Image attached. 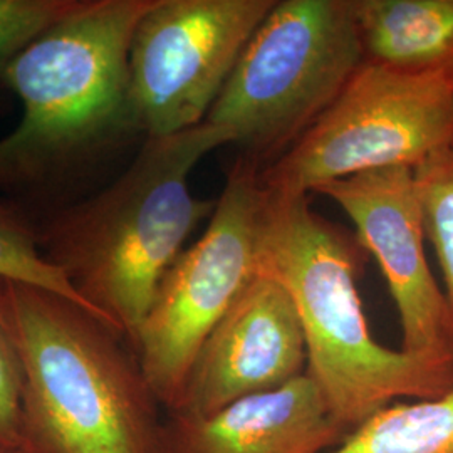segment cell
Masks as SVG:
<instances>
[{
    "mask_svg": "<svg viewBox=\"0 0 453 453\" xmlns=\"http://www.w3.org/2000/svg\"><path fill=\"white\" fill-rule=\"evenodd\" d=\"M153 2L91 0L5 65L0 82L22 110L16 128L0 136L5 198L33 213L58 211L127 142L143 136L131 108L128 58Z\"/></svg>",
    "mask_w": 453,
    "mask_h": 453,
    "instance_id": "1",
    "label": "cell"
},
{
    "mask_svg": "<svg viewBox=\"0 0 453 453\" xmlns=\"http://www.w3.org/2000/svg\"><path fill=\"white\" fill-rule=\"evenodd\" d=\"M232 143L211 123L146 138L111 183L37 219L44 259L131 348L163 275L215 209L190 188L195 166Z\"/></svg>",
    "mask_w": 453,
    "mask_h": 453,
    "instance_id": "2",
    "label": "cell"
},
{
    "mask_svg": "<svg viewBox=\"0 0 453 453\" xmlns=\"http://www.w3.org/2000/svg\"><path fill=\"white\" fill-rule=\"evenodd\" d=\"M365 252L357 237L312 211L306 195L265 190L257 271L291 294L306 341V376L346 435L387 406L453 388V365L372 338L357 286Z\"/></svg>",
    "mask_w": 453,
    "mask_h": 453,
    "instance_id": "3",
    "label": "cell"
},
{
    "mask_svg": "<svg viewBox=\"0 0 453 453\" xmlns=\"http://www.w3.org/2000/svg\"><path fill=\"white\" fill-rule=\"evenodd\" d=\"M26 453H160V402L127 340L59 294L7 280Z\"/></svg>",
    "mask_w": 453,
    "mask_h": 453,
    "instance_id": "4",
    "label": "cell"
},
{
    "mask_svg": "<svg viewBox=\"0 0 453 453\" xmlns=\"http://www.w3.org/2000/svg\"><path fill=\"white\" fill-rule=\"evenodd\" d=\"M365 63L351 0H277L205 123L256 163L284 155Z\"/></svg>",
    "mask_w": 453,
    "mask_h": 453,
    "instance_id": "5",
    "label": "cell"
},
{
    "mask_svg": "<svg viewBox=\"0 0 453 453\" xmlns=\"http://www.w3.org/2000/svg\"><path fill=\"white\" fill-rule=\"evenodd\" d=\"M453 138V80L365 61L294 145L260 170L262 187L306 195L336 180L415 168Z\"/></svg>",
    "mask_w": 453,
    "mask_h": 453,
    "instance_id": "6",
    "label": "cell"
},
{
    "mask_svg": "<svg viewBox=\"0 0 453 453\" xmlns=\"http://www.w3.org/2000/svg\"><path fill=\"white\" fill-rule=\"evenodd\" d=\"M259 163L232 165L209 226L163 275L133 351L165 413L179 410L195 359L257 273L265 190Z\"/></svg>",
    "mask_w": 453,
    "mask_h": 453,
    "instance_id": "7",
    "label": "cell"
},
{
    "mask_svg": "<svg viewBox=\"0 0 453 453\" xmlns=\"http://www.w3.org/2000/svg\"><path fill=\"white\" fill-rule=\"evenodd\" d=\"M277 0H155L131 39V108L143 138L205 123Z\"/></svg>",
    "mask_w": 453,
    "mask_h": 453,
    "instance_id": "8",
    "label": "cell"
},
{
    "mask_svg": "<svg viewBox=\"0 0 453 453\" xmlns=\"http://www.w3.org/2000/svg\"><path fill=\"white\" fill-rule=\"evenodd\" d=\"M340 205L357 239L387 279L402 326V351L453 365L445 294L430 271L415 173L410 166L372 170L319 187Z\"/></svg>",
    "mask_w": 453,
    "mask_h": 453,
    "instance_id": "9",
    "label": "cell"
},
{
    "mask_svg": "<svg viewBox=\"0 0 453 453\" xmlns=\"http://www.w3.org/2000/svg\"><path fill=\"white\" fill-rule=\"evenodd\" d=\"M303 326L289 291L257 271L203 342L173 413L211 415L306 374Z\"/></svg>",
    "mask_w": 453,
    "mask_h": 453,
    "instance_id": "10",
    "label": "cell"
},
{
    "mask_svg": "<svg viewBox=\"0 0 453 453\" xmlns=\"http://www.w3.org/2000/svg\"><path fill=\"white\" fill-rule=\"evenodd\" d=\"M165 415L160 453H327L346 438L306 374L211 415Z\"/></svg>",
    "mask_w": 453,
    "mask_h": 453,
    "instance_id": "11",
    "label": "cell"
},
{
    "mask_svg": "<svg viewBox=\"0 0 453 453\" xmlns=\"http://www.w3.org/2000/svg\"><path fill=\"white\" fill-rule=\"evenodd\" d=\"M365 61L453 80V0H351Z\"/></svg>",
    "mask_w": 453,
    "mask_h": 453,
    "instance_id": "12",
    "label": "cell"
},
{
    "mask_svg": "<svg viewBox=\"0 0 453 453\" xmlns=\"http://www.w3.org/2000/svg\"><path fill=\"white\" fill-rule=\"evenodd\" d=\"M327 453H453V388L380 410Z\"/></svg>",
    "mask_w": 453,
    "mask_h": 453,
    "instance_id": "13",
    "label": "cell"
},
{
    "mask_svg": "<svg viewBox=\"0 0 453 453\" xmlns=\"http://www.w3.org/2000/svg\"><path fill=\"white\" fill-rule=\"evenodd\" d=\"M426 242L437 256L445 284L453 338V138L413 168Z\"/></svg>",
    "mask_w": 453,
    "mask_h": 453,
    "instance_id": "14",
    "label": "cell"
},
{
    "mask_svg": "<svg viewBox=\"0 0 453 453\" xmlns=\"http://www.w3.org/2000/svg\"><path fill=\"white\" fill-rule=\"evenodd\" d=\"M0 277L59 294L93 312L65 275L44 259L39 249L37 217L9 198L0 200Z\"/></svg>",
    "mask_w": 453,
    "mask_h": 453,
    "instance_id": "15",
    "label": "cell"
},
{
    "mask_svg": "<svg viewBox=\"0 0 453 453\" xmlns=\"http://www.w3.org/2000/svg\"><path fill=\"white\" fill-rule=\"evenodd\" d=\"M91 0H0V76L20 50Z\"/></svg>",
    "mask_w": 453,
    "mask_h": 453,
    "instance_id": "16",
    "label": "cell"
},
{
    "mask_svg": "<svg viewBox=\"0 0 453 453\" xmlns=\"http://www.w3.org/2000/svg\"><path fill=\"white\" fill-rule=\"evenodd\" d=\"M20 393L22 365L9 306L7 279L0 277V452L22 450Z\"/></svg>",
    "mask_w": 453,
    "mask_h": 453,
    "instance_id": "17",
    "label": "cell"
},
{
    "mask_svg": "<svg viewBox=\"0 0 453 453\" xmlns=\"http://www.w3.org/2000/svg\"><path fill=\"white\" fill-rule=\"evenodd\" d=\"M0 453H26L24 450H17V452H0Z\"/></svg>",
    "mask_w": 453,
    "mask_h": 453,
    "instance_id": "18",
    "label": "cell"
}]
</instances>
